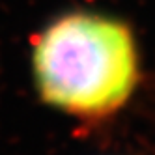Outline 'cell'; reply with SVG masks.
I'll list each match as a JSON object with an SVG mask.
<instances>
[{"instance_id":"cell-1","label":"cell","mask_w":155,"mask_h":155,"mask_svg":"<svg viewBox=\"0 0 155 155\" xmlns=\"http://www.w3.org/2000/svg\"><path fill=\"white\" fill-rule=\"evenodd\" d=\"M32 64L41 97L82 118L118 110L137 82L131 32L97 13H69L54 21L38 38Z\"/></svg>"}]
</instances>
